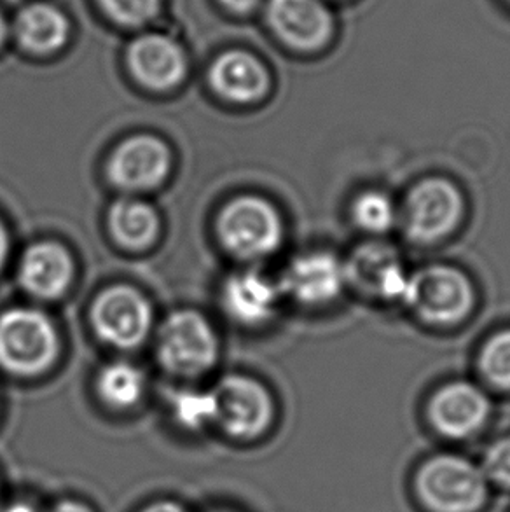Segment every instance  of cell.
I'll return each mask as SVG.
<instances>
[{"instance_id":"cell-1","label":"cell","mask_w":510,"mask_h":512,"mask_svg":"<svg viewBox=\"0 0 510 512\" xmlns=\"http://www.w3.org/2000/svg\"><path fill=\"white\" fill-rule=\"evenodd\" d=\"M413 490L427 512H479L490 499L479 464L456 453L427 458L414 474Z\"/></svg>"},{"instance_id":"cell-2","label":"cell","mask_w":510,"mask_h":512,"mask_svg":"<svg viewBox=\"0 0 510 512\" xmlns=\"http://www.w3.org/2000/svg\"><path fill=\"white\" fill-rule=\"evenodd\" d=\"M208 394L210 425L235 441H255L275 420V402L261 381L228 374Z\"/></svg>"},{"instance_id":"cell-3","label":"cell","mask_w":510,"mask_h":512,"mask_svg":"<svg viewBox=\"0 0 510 512\" xmlns=\"http://www.w3.org/2000/svg\"><path fill=\"white\" fill-rule=\"evenodd\" d=\"M60 340L53 320L34 308L0 313V369L18 378L46 373L58 357Z\"/></svg>"},{"instance_id":"cell-4","label":"cell","mask_w":510,"mask_h":512,"mask_svg":"<svg viewBox=\"0 0 510 512\" xmlns=\"http://www.w3.org/2000/svg\"><path fill=\"white\" fill-rule=\"evenodd\" d=\"M402 303L428 326H456L474 310L476 289L462 270L435 264L409 277Z\"/></svg>"},{"instance_id":"cell-5","label":"cell","mask_w":510,"mask_h":512,"mask_svg":"<svg viewBox=\"0 0 510 512\" xmlns=\"http://www.w3.org/2000/svg\"><path fill=\"white\" fill-rule=\"evenodd\" d=\"M217 236L231 256L255 261L282 245L283 224L271 201L254 194L229 200L217 215Z\"/></svg>"},{"instance_id":"cell-6","label":"cell","mask_w":510,"mask_h":512,"mask_svg":"<svg viewBox=\"0 0 510 512\" xmlns=\"http://www.w3.org/2000/svg\"><path fill=\"white\" fill-rule=\"evenodd\" d=\"M156 352L159 364L168 373L194 378L215 366L219 340L201 313L179 310L170 313L159 327Z\"/></svg>"},{"instance_id":"cell-7","label":"cell","mask_w":510,"mask_h":512,"mask_svg":"<svg viewBox=\"0 0 510 512\" xmlns=\"http://www.w3.org/2000/svg\"><path fill=\"white\" fill-rule=\"evenodd\" d=\"M463 214L465 200L455 182L442 177L423 179L411 187L404 201V233L414 243H439L460 228Z\"/></svg>"},{"instance_id":"cell-8","label":"cell","mask_w":510,"mask_h":512,"mask_svg":"<svg viewBox=\"0 0 510 512\" xmlns=\"http://www.w3.org/2000/svg\"><path fill=\"white\" fill-rule=\"evenodd\" d=\"M152 306L131 285H112L91 305L90 320L100 340L118 350L144 345L152 329Z\"/></svg>"},{"instance_id":"cell-9","label":"cell","mask_w":510,"mask_h":512,"mask_svg":"<svg viewBox=\"0 0 510 512\" xmlns=\"http://www.w3.org/2000/svg\"><path fill=\"white\" fill-rule=\"evenodd\" d=\"M490 416V397L470 381L446 383L428 401V422L449 441H469L481 434Z\"/></svg>"},{"instance_id":"cell-10","label":"cell","mask_w":510,"mask_h":512,"mask_svg":"<svg viewBox=\"0 0 510 512\" xmlns=\"http://www.w3.org/2000/svg\"><path fill=\"white\" fill-rule=\"evenodd\" d=\"M172 168V153L154 135H133L112 151L107 161V179L128 193H142L161 186Z\"/></svg>"},{"instance_id":"cell-11","label":"cell","mask_w":510,"mask_h":512,"mask_svg":"<svg viewBox=\"0 0 510 512\" xmlns=\"http://www.w3.org/2000/svg\"><path fill=\"white\" fill-rule=\"evenodd\" d=\"M266 20L283 44L301 53L320 51L336 32V21L324 0H268Z\"/></svg>"},{"instance_id":"cell-12","label":"cell","mask_w":510,"mask_h":512,"mask_svg":"<svg viewBox=\"0 0 510 512\" xmlns=\"http://www.w3.org/2000/svg\"><path fill=\"white\" fill-rule=\"evenodd\" d=\"M348 285L345 263L331 252H308L292 259L280 278V294L303 306H325L336 301Z\"/></svg>"},{"instance_id":"cell-13","label":"cell","mask_w":510,"mask_h":512,"mask_svg":"<svg viewBox=\"0 0 510 512\" xmlns=\"http://www.w3.org/2000/svg\"><path fill=\"white\" fill-rule=\"evenodd\" d=\"M126 65L137 83L154 91L172 90L184 81L187 60L184 51L168 35L147 32L131 41Z\"/></svg>"},{"instance_id":"cell-14","label":"cell","mask_w":510,"mask_h":512,"mask_svg":"<svg viewBox=\"0 0 510 512\" xmlns=\"http://www.w3.org/2000/svg\"><path fill=\"white\" fill-rule=\"evenodd\" d=\"M346 280L359 291L374 298L404 301L409 273L397 257V252L383 243H366L353 252L345 263Z\"/></svg>"},{"instance_id":"cell-15","label":"cell","mask_w":510,"mask_h":512,"mask_svg":"<svg viewBox=\"0 0 510 512\" xmlns=\"http://www.w3.org/2000/svg\"><path fill=\"white\" fill-rule=\"evenodd\" d=\"M74 280V259L62 243L35 242L21 254L18 282L30 296L44 301L62 298Z\"/></svg>"},{"instance_id":"cell-16","label":"cell","mask_w":510,"mask_h":512,"mask_svg":"<svg viewBox=\"0 0 510 512\" xmlns=\"http://www.w3.org/2000/svg\"><path fill=\"white\" fill-rule=\"evenodd\" d=\"M208 81L219 97L235 104H254L268 95L269 74L257 56L231 49L215 58Z\"/></svg>"},{"instance_id":"cell-17","label":"cell","mask_w":510,"mask_h":512,"mask_svg":"<svg viewBox=\"0 0 510 512\" xmlns=\"http://www.w3.org/2000/svg\"><path fill=\"white\" fill-rule=\"evenodd\" d=\"M278 299V284L259 271L233 273L222 285V308L229 319L242 326H261L271 320Z\"/></svg>"},{"instance_id":"cell-18","label":"cell","mask_w":510,"mask_h":512,"mask_svg":"<svg viewBox=\"0 0 510 512\" xmlns=\"http://www.w3.org/2000/svg\"><path fill=\"white\" fill-rule=\"evenodd\" d=\"M70 25L67 16L48 2L23 7L14 20V35L32 55H51L65 46Z\"/></svg>"},{"instance_id":"cell-19","label":"cell","mask_w":510,"mask_h":512,"mask_svg":"<svg viewBox=\"0 0 510 512\" xmlns=\"http://www.w3.org/2000/svg\"><path fill=\"white\" fill-rule=\"evenodd\" d=\"M107 224L112 238L123 249L144 250L158 238V212L137 198L114 201L107 214Z\"/></svg>"},{"instance_id":"cell-20","label":"cell","mask_w":510,"mask_h":512,"mask_svg":"<svg viewBox=\"0 0 510 512\" xmlns=\"http://www.w3.org/2000/svg\"><path fill=\"white\" fill-rule=\"evenodd\" d=\"M95 390L107 408L126 411L135 408L144 397V374L125 360L111 362L98 371Z\"/></svg>"},{"instance_id":"cell-21","label":"cell","mask_w":510,"mask_h":512,"mask_svg":"<svg viewBox=\"0 0 510 512\" xmlns=\"http://www.w3.org/2000/svg\"><path fill=\"white\" fill-rule=\"evenodd\" d=\"M352 221L369 235H385L397 221V208L392 198L381 191H364L352 203Z\"/></svg>"},{"instance_id":"cell-22","label":"cell","mask_w":510,"mask_h":512,"mask_svg":"<svg viewBox=\"0 0 510 512\" xmlns=\"http://www.w3.org/2000/svg\"><path fill=\"white\" fill-rule=\"evenodd\" d=\"M479 369L491 387L510 392V329L500 331L484 343Z\"/></svg>"},{"instance_id":"cell-23","label":"cell","mask_w":510,"mask_h":512,"mask_svg":"<svg viewBox=\"0 0 510 512\" xmlns=\"http://www.w3.org/2000/svg\"><path fill=\"white\" fill-rule=\"evenodd\" d=\"M105 13L126 27H144L158 16L161 0H100Z\"/></svg>"},{"instance_id":"cell-24","label":"cell","mask_w":510,"mask_h":512,"mask_svg":"<svg viewBox=\"0 0 510 512\" xmlns=\"http://www.w3.org/2000/svg\"><path fill=\"white\" fill-rule=\"evenodd\" d=\"M479 467L490 486L510 492V436L491 441L484 450Z\"/></svg>"},{"instance_id":"cell-25","label":"cell","mask_w":510,"mask_h":512,"mask_svg":"<svg viewBox=\"0 0 510 512\" xmlns=\"http://www.w3.org/2000/svg\"><path fill=\"white\" fill-rule=\"evenodd\" d=\"M173 413L187 429H203L210 425L207 392H182L173 401Z\"/></svg>"},{"instance_id":"cell-26","label":"cell","mask_w":510,"mask_h":512,"mask_svg":"<svg viewBox=\"0 0 510 512\" xmlns=\"http://www.w3.org/2000/svg\"><path fill=\"white\" fill-rule=\"evenodd\" d=\"M48 512H95L88 504H83L79 500H60L55 506H51Z\"/></svg>"},{"instance_id":"cell-27","label":"cell","mask_w":510,"mask_h":512,"mask_svg":"<svg viewBox=\"0 0 510 512\" xmlns=\"http://www.w3.org/2000/svg\"><path fill=\"white\" fill-rule=\"evenodd\" d=\"M140 512H189L186 507L179 504V502H173V500H159L154 504L144 507Z\"/></svg>"},{"instance_id":"cell-28","label":"cell","mask_w":510,"mask_h":512,"mask_svg":"<svg viewBox=\"0 0 510 512\" xmlns=\"http://www.w3.org/2000/svg\"><path fill=\"white\" fill-rule=\"evenodd\" d=\"M221 2L233 13L247 14L254 11L261 0H221Z\"/></svg>"},{"instance_id":"cell-29","label":"cell","mask_w":510,"mask_h":512,"mask_svg":"<svg viewBox=\"0 0 510 512\" xmlns=\"http://www.w3.org/2000/svg\"><path fill=\"white\" fill-rule=\"evenodd\" d=\"M7 256H9V233L4 222L0 221V271L6 264Z\"/></svg>"},{"instance_id":"cell-30","label":"cell","mask_w":510,"mask_h":512,"mask_svg":"<svg viewBox=\"0 0 510 512\" xmlns=\"http://www.w3.org/2000/svg\"><path fill=\"white\" fill-rule=\"evenodd\" d=\"M0 512H39L34 506H30L27 502H16L11 506L4 507Z\"/></svg>"},{"instance_id":"cell-31","label":"cell","mask_w":510,"mask_h":512,"mask_svg":"<svg viewBox=\"0 0 510 512\" xmlns=\"http://www.w3.org/2000/svg\"><path fill=\"white\" fill-rule=\"evenodd\" d=\"M7 34V25L6 20H4V16L0 13V46H2V42L6 39Z\"/></svg>"},{"instance_id":"cell-32","label":"cell","mask_w":510,"mask_h":512,"mask_svg":"<svg viewBox=\"0 0 510 512\" xmlns=\"http://www.w3.org/2000/svg\"><path fill=\"white\" fill-rule=\"evenodd\" d=\"M214 512H228V511H214Z\"/></svg>"},{"instance_id":"cell-33","label":"cell","mask_w":510,"mask_h":512,"mask_svg":"<svg viewBox=\"0 0 510 512\" xmlns=\"http://www.w3.org/2000/svg\"><path fill=\"white\" fill-rule=\"evenodd\" d=\"M509 2H510V0H509Z\"/></svg>"}]
</instances>
